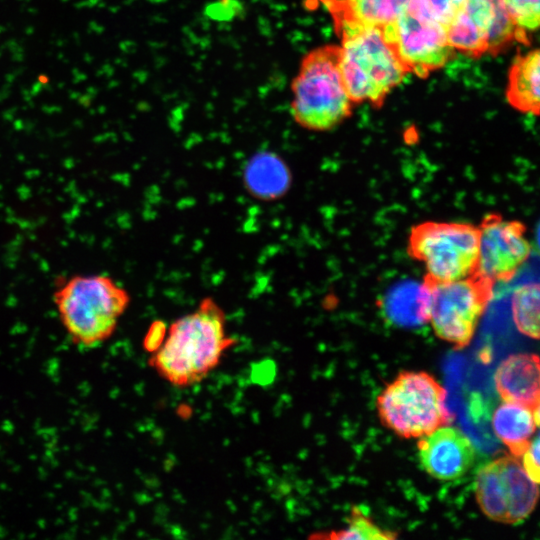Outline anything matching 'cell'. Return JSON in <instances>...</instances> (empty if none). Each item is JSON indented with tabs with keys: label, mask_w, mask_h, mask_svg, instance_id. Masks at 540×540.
I'll list each match as a JSON object with an SVG mask.
<instances>
[{
	"label": "cell",
	"mask_w": 540,
	"mask_h": 540,
	"mask_svg": "<svg viewBox=\"0 0 540 540\" xmlns=\"http://www.w3.org/2000/svg\"><path fill=\"white\" fill-rule=\"evenodd\" d=\"M235 342L227 333L224 310L207 296L170 324L149 363L171 385L189 387L206 378Z\"/></svg>",
	"instance_id": "cell-1"
},
{
	"label": "cell",
	"mask_w": 540,
	"mask_h": 540,
	"mask_svg": "<svg viewBox=\"0 0 540 540\" xmlns=\"http://www.w3.org/2000/svg\"><path fill=\"white\" fill-rule=\"evenodd\" d=\"M330 11L342 39L339 66L350 100L381 106L408 69L386 41L382 28L362 24L336 9Z\"/></svg>",
	"instance_id": "cell-2"
},
{
	"label": "cell",
	"mask_w": 540,
	"mask_h": 540,
	"mask_svg": "<svg viewBox=\"0 0 540 540\" xmlns=\"http://www.w3.org/2000/svg\"><path fill=\"white\" fill-rule=\"evenodd\" d=\"M131 302L127 289L104 274L75 275L54 292V303L71 341L96 347L115 332Z\"/></svg>",
	"instance_id": "cell-3"
},
{
	"label": "cell",
	"mask_w": 540,
	"mask_h": 540,
	"mask_svg": "<svg viewBox=\"0 0 540 540\" xmlns=\"http://www.w3.org/2000/svg\"><path fill=\"white\" fill-rule=\"evenodd\" d=\"M340 46L325 45L309 52L292 81L291 113L301 127L325 131L351 114L350 97L340 71Z\"/></svg>",
	"instance_id": "cell-4"
},
{
	"label": "cell",
	"mask_w": 540,
	"mask_h": 540,
	"mask_svg": "<svg viewBox=\"0 0 540 540\" xmlns=\"http://www.w3.org/2000/svg\"><path fill=\"white\" fill-rule=\"evenodd\" d=\"M446 398V389L432 374L407 370L382 389L375 405L384 427L401 438L419 439L452 422Z\"/></svg>",
	"instance_id": "cell-5"
},
{
	"label": "cell",
	"mask_w": 540,
	"mask_h": 540,
	"mask_svg": "<svg viewBox=\"0 0 540 540\" xmlns=\"http://www.w3.org/2000/svg\"><path fill=\"white\" fill-rule=\"evenodd\" d=\"M479 227L467 222L426 221L408 237V254L425 269L424 283L448 282L476 274Z\"/></svg>",
	"instance_id": "cell-6"
},
{
	"label": "cell",
	"mask_w": 540,
	"mask_h": 540,
	"mask_svg": "<svg viewBox=\"0 0 540 540\" xmlns=\"http://www.w3.org/2000/svg\"><path fill=\"white\" fill-rule=\"evenodd\" d=\"M425 285L428 290V322L435 335L454 348L468 346L492 298L495 284L473 275Z\"/></svg>",
	"instance_id": "cell-7"
},
{
	"label": "cell",
	"mask_w": 540,
	"mask_h": 540,
	"mask_svg": "<svg viewBox=\"0 0 540 540\" xmlns=\"http://www.w3.org/2000/svg\"><path fill=\"white\" fill-rule=\"evenodd\" d=\"M382 30L408 71L420 77L444 66L454 54L446 28L430 14L423 0H410L399 17Z\"/></svg>",
	"instance_id": "cell-8"
},
{
	"label": "cell",
	"mask_w": 540,
	"mask_h": 540,
	"mask_svg": "<svg viewBox=\"0 0 540 540\" xmlns=\"http://www.w3.org/2000/svg\"><path fill=\"white\" fill-rule=\"evenodd\" d=\"M539 489L516 458L505 455L484 464L475 478V496L490 519L513 524L535 508Z\"/></svg>",
	"instance_id": "cell-9"
},
{
	"label": "cell",
	"mask_w": 540,
	"mask_h": 540,
	"mask_svg": "<svg viewBox=\"0 0 540 540\" xmlns=\"http://www.w3.org/2000/svg\"><path fill=\"white\" fill-rule=\"evenodd\" d=\"M478 227L479 259L475 275L493 284L510 281L531 255L526 225L492 212L483 217Z\"/></svg>",
	"instance_id": "cell-10"
},
{
	"label": "cell",
	"mask_w": 540,
	"mask_h": 540,
	"mask_svg": "<svg viewBox=\"0 0 540 540\" xmlns=\"http://www.w3.org/2000/svg\"><path fill=\"white\" fill-rule=\"evenodd\" d=\"M418 459L431 477L451 481L465 475L475 460L471 440L458 428L442 426L419 438Z\"/></svg>",
	"instance_id": "cell-11"
},
{
	"label": "cell",
	"mask_w": 540,
	"mask_h": 540,
	"mask_svg": "<svg viewBox=\"0 0 540 540\" xmlns=\"http://www.w3.org/2000/svg\"><path fill=\"white\" fill-rule=\"evenodd\" d=\"M500 397L534 410L540 404V358L536 354H514L504 359L494 375Z\"/></svg>",
	"instance_id": "cell-12"
},
{
	"label": "cell",
	"mask_w": 540,
	"mask_h": 540,
	"mask_svg": "<svg viewBox=\"0 0 540 540\" xmlns=\"http://www.w3.org/2000/svg\"><path fill=\"white\" fill-rule=\"evenodd\" d=\"M505 99L521 114L540 116V47L513 58L507 72Z\"/></svg>",
	"instance_id": "cell-13"
},
{
	"label": "cell",
	"mask_w": 540,
	"mask_h": 540,
	"mask_svg": "<svg viewBox=\"0 0 540 540\" xmlns=\"http://www.w3.org/2000/svg\"><path fill=\"white\" fill-rule=\"evenodd\" d=\"M492 427L512 455L520 457L529 447L536 423L532 410L516 403L506 402L495 410Z\"/></svg>",
	"instance_id": "cell-14"
},
{
	"label": "cell",
	"mask_w": 540,
	"mask_h": 540,
	"mask_svg": "<svg viewBox=\"0 0 540 540\" xmlns=\"http://www.w3.org/2000/svg\"><path fill=\"white\" fill-rule=\"evenodd\" d=\"M244 181L247 189L255 197L274 198L286 189L288 172L279 157L271 153H261L249 161Z\"/></svg>",
	"instance_id": "cell-15"
},
{
	"label": "cell",
	"mask_w": 540,
	"mask_h": 540,
	"mask_svg": "<svg viewBox=\"0 0 540 540\" xmlns=\"http://www.w3.org/2000/svg\"><path fill=\"white\" fill-rule=\"evenodd\" d=\"M329 9H336L358 22L384 28L393 23L410 0H323Z\"/></svg>",
	"instance_id": "cell-16"
},
{
	"label": "cell",
	"mask_w": 540,
	"mask_h": 540,
	"mask_svg": "<svg viewBox=\"0 0 540 540\" xmlns=\"http://www.w3.org/2000/svg\"><path fill=\"white\" fill-rule=\"evenodd\" d=\"M511 311L519 332L540 339V282H528L516 287L511 296Z\"/></svg>",
	"instance_id": "cell-17"
},
{
	"label": "cell",
	"mask_w": 540,
	"mask_h": 540,
	"mask_svg": "<svg viewBox=\"0 0 540 540\" xmlns=\"http://www.w3.org/2000/svg\"><path fill=\"white\" fill-rule=\"evenodd\" d=\"M450 46L471 57L489 54L490 47L487 36L472 22L462 9L446 27Z\"/></svg>",
	"instance_id": "cell-18"
},
{
	"label": "cell",
	"mask_w": 540,
	"mask_h": 540,
	"mask_svg": "<svg viewBox=\"0 0 540 540\" xmlns=\"http://www.w3.org/2000/svg\"><path fill=\"white\" fill-rule=\"evenodd\" d=\"M398 535L393 531L379 527L372 519L365 515L359 508L353 507L347 519V525L341 529L330 531L326 534H318L312 538L336 539V540H376L395 539Z\"/></svg>",
	"instance_id": "cell-19"
},
{
	"label": "cell",
	"mask_w": 540,
	"mask_h": 540,
	"mask_svg": "<svg viewBox=\"0 0 540 540\" xmlns=\"http://www.w3.org/2000/svg\"><path fill=\"white\" fill-rule=\"evenodd\" d=\"M514 26L523 34L540 31V0H501Z\"/></svg>",
	"instance_id": "cell-20"
},
{
	"label": "cell",
	"mask_w": 540,
	"mask_h": 540,
	"mask_svg": "<svg viewBox=\"0 0 540 540\" xmlns=\"http://www.w3.org/2000/svg\"><path fill=\"white\" fill-rule=\"evenodd\" d=\"M430 14L445 28L464 8L466 0H423Z\"/></svg>",
	"instance_id": "cell-21"
},
{
	"label": "cell",
	"mask_w": 540,
	"mask_h": 540,
	"mask_svg": "<svg viewBox=\"0 0 540 540\" xmlns=\"http://www.w3.org/2000/svg\"><path fill=\"white\" fill-rule=\"evenodd\" d=\"M522 456L525 471L535 483L540 484V431Z\"/></svg>",
	"instance_id": "cell-22"
},
{
	"label": "cell",
	"mask_w": 540,
	"mask_h": 540,
	"mask_svg": "<svg viewBox=\"0 0 540 540\" xmlns=\"http://www.w3.org/2000/svg\"><path fill=\"white\" fill-rule=\"evenodd\" d=\"M533 415H534V420H535L536 426L540 427V404L534 410Z\"/></svg>",
	"instance_id": "cell-23"
}]
</instances>
